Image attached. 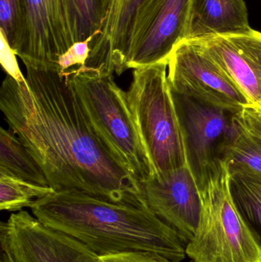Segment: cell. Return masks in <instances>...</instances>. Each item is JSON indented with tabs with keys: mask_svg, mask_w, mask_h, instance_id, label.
Returning <instances> with one entry per match:
<instances>
[{
	"mask_svg": "<svg viewBox=\"0 0 261 262\" xmlns=\"http://www.w3.org/2000/svg\"><path fill=\"white\" fill-rule=\"evenodd\" d=\"M25 66V82L6 75L0 109L51 187L113 203L147 205L139 183L95 132L59 69Z\"/></svg>",
	"mask_w": 261,
	"mask_h": 262,
	"instance_id": "1",
	"label": "cell"
},
{
	"mask_svg": "<svg viewBox=\"0 0 261 262\" xmlns=\"http://www.w3.org/2000/svg\"><path fill=\"white\" fill-rule=\"evenodd\" d=\"M34 216L98 256L150 252L172 261L186 256L179 234L147 205L116 203L78 191H55L35 201Z\"/></svg>",
	"mask_w": 261,
	"mask_h": 262,
	"instance_id": "2",
	"label": "cell"
},
{
	"mask_svg": "<svg viewBox=\"0 0 261 262\" xmlns=\"http://www.w3.org/2000/svg\"><path fill=\"white\" fill-rule=\"evenodd\" d=\"M95 132L118 161L139 183L154 176V170L127 104L126 92L113 75L85 67L62 74Z\"/></svg>",
	"mask_w": 261,
	"mask_h": 262,
	"instance_id": "3",
	"label": "cell"
},
{
	"mask_svg": "<svg viewBox=\"0 0 261 262\" xmlns=\"http://www.w3.org/2000/svg\"><path fill=\"white\" fill-rule=\"evenodd\" d=\"M230 180L228 165L219 160L199 186V224L185 246L193 262H261V243L236 206Z\"/></svg>",
	"mask_w": 261,
	"mask_h": 262,
	"instance_id": "4",
	"label": "cell"
},
{
	"mask_svg": "<svg viewBox=\"0 0 261 262\" xmlns=\"http://www.w3.org/2000/svg\"><path fill=\"white\" fill-rule=\"evenodd\" d=\"M167 69V61L133 69L131 84L126 92L154 175L188 165Z\"/></svg>",
	"mask_w": 261,
	"mask_h": 262,
	"instance_id": "5",
	"label": "cell"
},
{
	"mask_svg": "<svg viewBox=\"0 0 261 262\" xmlns=\"http://www.w3.org/2000/svg\"><path fill=\"white\" fill-rule=\"evenodd\" d=\"M168 79L174 93L234 115L253 106L223 69L193 40L181 41L172 52Z\"/></svg>",
	"mask_w": 261,
	"mask_h": 262,
	"instance_id": "6",
	"label": "cell"
},
{
	"mask_svg": "<svg viewBox=\"0 0 261 262\" xmlns=\"http://www.w3.org/2000/svg\"><path fill=\"white\" fill-rule=\"evenodd\" d=\"M0 242L13 262H100L85 245L46 227L27 211L11 214L1 223Z\"/></svg>",
	"mask_w": 261,
	"mask_h": 262,
	"instance_id": "7",
	"label": "cell"
},
{
	"mask_svg": "<svg viewBox=\"0 0 261 262\" xmlns=\"http://www.w3.org/2000/svg\"><path fill=\"white\" fill-rule=\"evenodd\" d=\"M173 94L182 126L187 163L199 186L215 163L221 160L232 136L234 115Z\"/></svg>",
	"mask_w": 261,
	"mask_h": 262,
	"instance_id": "8",
	"label": "cell"
},
{
	"mask_svg": "<svg viewBox=\"0 0 261 262\" xmlns=\"http://www.w3.org/2000/svg\"><path fill=\"white\" fill-rule=\"evenodd\" d=\"M160 0H108L99 32L90 43L86 68L121 75L143 27Z\"/></svg>",
	"mask_w": 261,
	"mask_h": 262,
	"instance_id": "9",
	"label": "cell"
},
{
	"mask_svg": "<svg viewBox=\"0 0 261 262\" xmlns=\"http://www.w3.org/2000/svg\"><path fill=\"white\" fill-rule=\"evenodd\" d=\"M147 206L187 245L199 224L201 200L199 186L188 165L159 172L139 183Z\"/></svg>",
	"mask_w": 261,
	"mask_h": 262,
	"instance_id": "10",
	"label": "cell"
},
{
	"mask_svg": "<svg viewBox=\"0 0 261 262\" xmlns=\"http://www.w3.org/2000/svg\"><path fill=\"white\" fill-rule=\"evenodd\" d=\"M73 44L63 0H25L22 27L14 49L24 64L58 68L59 57Z\"/></svg>",
	"mask_w": 261,
	"mask_h": 262,
	"instance_id": "11",
	"label": "cell"
},
{
	"mask_svg": "<svg viewBox=\"0 0 261 262\" xmlns=\"http://www.w3.org/2000/svg\"><path fill=\"white\" fill-rule=\"evenodd\" d=\"M193 41L223 69L253 106L261 109V32L252 29Z\"/></svg>",
	"mask_w": 261,
	"mask_h": 262,
	"instance_id": "12",
	"label": "cell"
},
{
	"mask_svg": "<svg viewBox=\"0 0 261 262\" xmlns=\"http://www.w3.org/2000/svg\"><path fill=\"white\" fill-rule=\"evenodd\" d=\"M192 0H160L143 27L126 63L136 69L169 62L175 48L186 38Z\"/></svg>",
	"mask_w": 261,
	"mask_h": 262,
	"instance_id": "13",
	"label": "cell"
},
{
	"mask_svg": "<svg viewBox=\"0 0 261 262\" xmlns=\"http://www.w3.org/2000/svg\"><path fill=\"white\" fill-rule=\"evenodd\" d=\"M244 0H192L185 40L251 30Z\"/></svg>",
	"mask_w": 261,
	"mask_h": 262,
	"instance_id": "14",
	"label": "cell"
},
{
	"mask_svg": "<svg viewBox=\"0 0 261 262\" xmlns=\"http://www.w3.org/2000/svg\"><path fill=\"white\" fill-rule=\"evenodd\" d=\"M221 160L230 173L261 177V110L250 106L234 115L232 136L222 151Z\"/></svg>",
	"mask_w": 261,
	"mask_h": 262,
	"instance_id": "15",
	"label": "cell"
},
{
	"mask_svg": "<svg viewBox=\"0 0 261 262\" xmlns=\"http://www.w3.org/2000/svg\"><path fill=\"white\" fill-rule=\"evenodd\" d=\"M0 173L42 186H50L39 165L11 130L0 129ZM51 187V186H50Z\"/></svg>",
	"mask_w": 261,
	"mask_h": 262,
	"instance_id": "16",
	"label": "cell"
},
{
	"mask_svg": "<svg viewBox=\"0 0 261 262\" xmlns=\"http://www.w3.org/2000/svg\"><path fill=\"white\" fill-rule=\"evenodd\" d=\"M74 43L85 41L99 32L108 0H63Z\"/></svg>",
	"mask_w": 261,
	"mask_h": 262,
	"instance_id": "17",
	"label": "cell"
},
{
	"mask_svg": "<svg viewBox=\"0 0 261 262\" xmlns=\"http://www.w3.org/2000/svg\"><path fill=\"white\" fill-rule=\"evenodd\" d=\"M230 174L231 194L236 206L261 243V177Z\"/></svg>",
	"mask_w": 261,
	"mask_h": 262,
	"instance_id": "18",
	"label": "cell"
},
{
	"mask_svg": "<svg viewBox=\"0 0 261 262\" xmlns=\"http://www.w3.org/2000/svg\"><path fill=\"white\" fill-rule=\"evenodd\" d=\"M55 192L50 186H42L0 173V209L19 212L32 208L36 200Z\"/></svg>",
	"mask_w": 261,
	"mask_h": 262,
	"instance_id": "19",
	"label": "cell"
},
{
	"mask_svg": "<svg viewBox=\"0 0 261 262\" xmlns=\"http://www.w3.org/2000/svg\"><path fill=\"white\" fill-rule=\"evenodd\" d=\"M24 9L25 0H0V32L13 50L21 34Z\"/></svg>",
	"mask_w": 261,
	"mask_h": 262,
	"instance_id": "20",
	"label": "cell"
},
{
	"mask_svg": "<svg viewBox=\"0 0 261 262\" xmlns=\"http://www.w3.org/2000/svg\"><path fill=\"white\" fill-rule=\"evenodd\" d=\"M93 38L90 37L85 41L75 42L59 57L58 66L61 74L72 68L85 67L90 56V43Z\"/></svg>",
	"mask_w": 261,
	"mask_h": 262,
	"instance_id": "21",
	"label": "cell"
},
{
	"mask_svg": "<svg viewBox=\"0 0 261 262\" xmlns=\"http://www.w3.org/2000/svg\"><path fill=\"white\" fill-rule=\"evenodd\" d=\"M0 41H1L0 62H1L3 69L7 75L12 77L15 81L18 82H25L26 77L21 73V70L18 67L16 54L9 46L7 40L1 32H0Z\"/></svg>",
	"mask_w": 261,
	"mask_h": 262,
	"instance_id": "22",
	"label": "cell"
},
{
	"mask_svg": "<svg viewBox=\"0 0 261 262\" xmlns=\"http://www.w3.org/2000/svg\"><path fill=\"white\" fill-rule=\"evenodd\" d=\"M100 262H176L150 252H130L100 257Z\"/></svg>",
	"mask_w": 261,
	"mask_h": 262,
	"instance_id": "23",
	"label": "cell"
},
{
	"mask_svg": "<svg viewBox=\"0 0 261 262\" xmlns=\"http://www.w3.org/2000/svg\"><path fill=\"white\" fill-rule=\"evenodd\" d=\"M0 262H13L11 259L10 257L9 256L7 253L4 251L1 250V257H0Z\"/></svg>",
	"mask_w": 261,
	"mask_h": 262,
	"instance_id": "24",
	"label": "cell"
},
{
	"mask_svg": "<svg viewBox=\"0 0 261 262\" xmlns=\"http://www.w3.org/2000/svg\"><path fill=\"white\" fill-rule=\"evenodd\" d=\"M260 110H261V109H260Z\"/></svg>",
	"mask_w": 261,
	"mask_h": 262,
	"instance_id": "25",
	"label": "cell"
}]
</instances>
